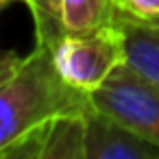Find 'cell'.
I'll return each mask as SVG.
<instances>
[{
  "mask_svg": "<svg viewBox=\"0 0 159 159\" xmlns=\"http://www.w3.org/2000/svg\"><path fill=\"white\" fill-rule=\"evenodd\" d=\"M113 24L122 35L124 63L159 85V26L135 20L116 7Z\"/></svg>",
  "mask_w": 159,
  "mask_h": 159,
  "instance_id": "obj_5",
  "label": "cell"
},
{
  "mask_svg": "<svg viewBox=\"0 0 159 159\" xmlns=\"http://www.w3.org/2000/svg\"><path fill=\"white\" fill-rule=\"evenodd\" d=\"M52 59L70 85L92 92L124 61L120 29L111 22L89 33H66L52 48Z\"/></svg>",
  "mask_w": 159,
  "mask_h": 159,
  "instance_id": "obj_3",
  "label": "cell"
},
{
  "mask_svg": "<svg viewBox=\"0 0 159 159\" xmlns=\"http://www.w3.org/2000/svg\"><path fill=\"white\" fill-rule=\"evenodd\" d=\"M118 0H63L66 33H89L113 22Z\"/></svg>",
  "mask_w": 159,
  "mask_h": 159,
  "instance_id": "obj_7",
  "label": "cell"
},
{
  "mask_svg": "<svg viewBox=\"0 0 159 159\" xmlns=\"http://www.w3.org/2000/svg\"><path fill=\"white\" fill-rule=\"evenodd\" d=\"M35 22L37 46L55 48L66 35L63 29V0H24Z\"/></svg>",
  "mask_w": 159,
  "mask_h": 159,
  "instance_id": "obj_8",
  "label": "cell"
},
{
  "mask_svg": "<svg viewBox=\"0 0 159 159\" xmlns=\"http://www.w3.org/2000/svg\"><path fill=\"white\" fill-rule=\"evenodd\" d=\"M118 9L135 20L159 26V0H118Z\"/></svg>",
  "mask_w": 159,
  "mask_h": 159,
  "instance_id": "obj_9",
  "label": "cell"
},
{
  "mask_svg": "<svg viewBox=\"0 0 159 159\" xmlns=\"http://www.w3.org/2000/svg\"><path fill=\"white\" fill-rule=\"evenodd\" d=\"M42 159H85V116H59L44 126Z\"/></svg>",
  "mask_w": 159,
  "mask_h": 159,
  "instance_id": "obj_6",
  "label": "cell"
},
{
  "mask_svg": "<svg viewBox=\"0 0 159 159\" xmlns=\"http://www.w3.org/2000/svg\"><path fill=\"white\" fill-rule=\"evenodd\" d=\"M92 107L159 146V85L124 61L89 92Z\"/></svg>",
  "mask_w": 159,
  "mask_h": 159,
  "instance_id": "obj_2",
  "label": "cell"
},
{
  "mask_svg": "<svg viewBox=\"0 0 159 159\" xmlns=\"http://www.w3.org/2000/svg\"><path fill=\"white\" fill-rule=\"evenodd\" d=\"M85 159H159V146L92 107L85 113Z\"/></svg>",
  "mask_w": 159,
  "mask_h": 159,
  "instance_id": "obj_4",
  "label": "cell"
},
{
  "mask_svg": "<svg viewBox=\"0 0 159 159\" xmlns=\"http://www.w3.org/2000/svg\"><path fill=\"white\" fill-rule=\"evenodd\" d=\"M13 2H24V0H0V11L7 9V7H9V5H13Z\"/></svg>",
  "mask_w": 159,
  "mask_h": 159,
  "instance_id": "obj_11",
  "label": "cell"
},
{
  "mask_svg": "<svg viewBox=\"0 0 159 159\" xmlns=\"http://www.w3.org/2000/svg\"><path fill=\"white\" fill-rule=\"evenodd\" d=\"M89 92L70 85L55 68L52 50L37 46L0 81V157L59 116H85Z\"/></svg>",
  "mask_w": 159,
  "mask_h": 159,
  "instance_id": "obj_1",
  "label": "cell"
},
{
  "mask_svg": "<svg viewBox=\"0 0 159 159\" xmlns=\"http://www.w3.org/2000/svg\"><path fill=\"white\" fill-rule=\"evenodd\" d=\"M20 63V57L13 52V50H7V52H0V81L7 79Z\"/></svg>",
  "mask_w": 159,
  "mask_h": 159,
  "instance_id": "obj_10",
  "label": "cell"
}]
</instances>
